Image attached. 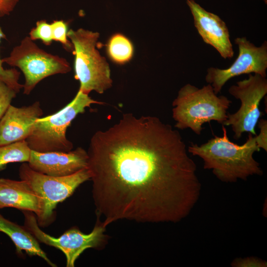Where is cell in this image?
I'll list each match as a JSON object with an SVG mask.
<instances>
[{"mask_svg": "<svg viewBox=\"0 0 267 267\" xmlns=\"http://www.w3.org/2000/svg\"><path fill=\"white\" fill-rule=\"evenodd\" d=\"M67 36L73 47L75 78L80 82L79 90L87 94L92 90L103 93L112 86V80L108 64L95 48L99 34L80 28L68 30Z\"/></svg>", "mask_w": 267, "mask_h": 267, "instance_id": "cell-5", "label": "cell"}, {"mask_svg": "<svg viewBox=\"0 0 267 267\" xmlns=\"http://www.w3.org/2000/svg\"><path fill=\"white\" fill-rule=\"evenodd\" d=\"M107 51L113 61L118 64H124L132 58L134 47L127 38L122 34H116L109 39Z\"/></svg>", "mask_w": 267, "mask_h": 267, "instance_id": "cell-17", "label": "cell"}, {"mask_svg": "<svg viewBox=\"0 0 267 267\" xmlns=\"http://www.w3.org/2000/svg\"><path fill=\"white\" fill-rule=\"evenodd\" d=\"M0 232L9 236L15 246L18 255H21L24 251L30 256H37L42 258L52 267H57L42 250L37 239L24 226L5 219L0 214Z\"/></svg>", "mask_w": 267, "mask_h": 267, "instance_id": "cell-15", "label": "cell"}, {"mask_svg": "<svg viewBox=\"0 0 267 267\" xmlns=\"http://www.w3.org/2000/svg\"><path fill=\"white\" fill-rule=\"evenodd\" d=\"M17 92L3 82L0 81V120L2 118Z\"/></svg>", "mask_w": 267, "mask_h": 267, "instance_id": "cell-21", "label": "cell"}, {"mask_svg": "<svg viewBox=\"0 0 267 267\" xmlns=\"http://www.w3.org/2000/svg\"><path fill=\"white\" fill-rule=\"evenodd\" d=\"M235 43L239 54L228 68L221 69L210 67L205 77L207 83L212 85L215 93L220 92L224 84L230 79L242 74H258L266 77L267 68V42L256 46L245 37L237 38Z\"/></svg>", "mask_w": 267, "mask_h": 267, "instance_id": "cell-10", "label": "cell"}, {"mask_svg": "<svg viewBox=\"0 0 267 267\" xmlns=\"http://www.w3.org/2000/svg\"><path fill=\"white\" fill-rule=\"evenodd\" d=\"M29 35L32 40H41L47 46L50 45L53 41L51 24L45 20L38 21L36 26L30 31Z\"/></svg>", "mask_w": 267, "mask_h": 267, "instance_id": "cell-19", "label": "cell"}, {"mask_svg": "<svg viewBox=\"0 0 267 267\" xmlns=\"http://www.w3.org/2000/svg\"><path fill=\"white\" fill-rule=\"evenodd\" d=\"M19 0H0V17L9 15Z\"/></svg>", "mask_w": 267, "mask_h": 267, "instance_id": "cell-24", "label": "cell"}, {"mask_svg": "<svg viewBox=\"0 0 267 267\" xmlns=\"http://www.w3.org/2000/svg\"><path fill=\"white\" fill-rule=\"evenodd\" d=\"M31 150L26 140L0 146V171L11 163L28 162Z\"/></svg>", "mask_w": 267, "mask_h": 267, "instance_id": "cell-16", "label": "cell"}, {"mask_svg": "<svg viewBox=\"0 0 267 267\" xmlns=\"http://www.w3.org/2000/svg\"><path fill=\"white\" fill-rule=\"evenodd\" d=\"M186 2L193 16L194 26L203 41L214 47L224 59L231 58L234 51L225 23L194 0H186Z\"/></svg>", "mask_w": 267, "mask_h": 267, "instance_id": "cell-12", "label": "cell"}, {"mask_svg": "<svg viewBox=\"0 0 267 267\" xmlns=\"http://www.w3.org/2000/svg\"><path fill=\"white\" fill-rule=\"evenodd\" d=\"M29 167L40 173L54 177L72 175L88 168L87 151L81 147L67 152H39L31 150Z\"/></svg>", "mask_w": 267, "mask_h": 267, "instance_id": "cell-11", "label": "cell"}, {"mask_svg": "<svg viewBox=\"0 0 267 267\" xmlns=\"http://www.w3.org/2000/svg\"><path fill=\"white\" fill-rule=\"evenodd\" d=\"M228 92L239 99L241 105L234 113H227L222 125L231 127L233 138L239 139L245 132L256 135L255 127L263 113L259 108L261 100L267 93V80L258 74H249L248 78L231 86Z\"/></svg>", "mask_w": 267, "mask_h": 267, "instance_id": "cell-9", "label": "cell"}, {"mask_svg": "<svg viewBox=\"0 0 267 267\" xmlns=\"http://www.w3.org/2000/svg\"><path fill=\"white\" fill-rule=\"evenodd\" d=\"M232 266L237 267H266L267 263L254 258L237 259L232 264Z\"/></svg>", "mask_w": 267, "mask_h": 267, "instance_id": "cell-23", "label": "cell"}, {"mask_svg": "<svg viewBox=\"0 0 267 267\" xmlns=\"http://www.w3.org/2000/svg\"><path fill=\"white\" fill-rule=\"evenodd\" d=\"M263 0L265 1V2L266 3H267V0Z\"/></svg>", "mask_w": 267, "mask_h": 267, "instance_id": "cell-25", "label": "cell"}, {"mask_svg": "<svg viewBox=\"0 0 267 267\" xmlns=\"http://www.w3.org/2000/svg\"><path fill=\"white\" fill-rule=\"evenodd\" d=\"M258 126L260 129V133L255 135L256 141L258 147L267 151V121L261 119L258 122Z\"/></svg>", "mask_w": 267, "mask_h": 267, "instance_id": "cell-22", "label": "cell"}, {"mask_svg": "<svg viewBox=\"0 0 267 267\" xmlns=\"http://www.w3.org/2000/svg\"><path fill=\"white\" fill-rule=\"evenodd\" d=\"M232 101L224 95L218 96L210 84L199 89L190 84L183 86L173 102L175 127L189 128L197 135L206 123L215 121L222 125L227 119Z\"/></svg>", "mask_w": 267, "mask_h": 267, "instance_id": "cell-3", "label": "cell"}, {"mask_svg": "<svg viewBox=\"0 0 267 267\" xmlns=\"http://www.w3.org/2000/svg\"><path fill=\"white\" fill-rule=\"evenodd\" d=\"M2 62L22 71L25 79L23 93L26 95L30 94L44 79L71 70L66 59L46 52L28 36L14 47L8 56L2 58Z\"/></svg>", "mask_w": 267, "mask_h": 267, "instance_id": "cell-7", "label": "cell"}, {"mask_svg": "<svg viewBox=\"0 0 267 267\" xmlns=\"http://www.w3.org/2000/svg\"><path fill=\"white\" fill-rule=\"evenodd\" d=\"M24 215V226L39 242L55 247L65 255L67 267H74L76 260L86 250L99 249L104 245L107 237L106 226L98 219L92 230L89 234L82 232L77 227H72L59 237L52 236L43 231L39 225L34 213L22 211Z\"/></svg>", "mask_w": 267, "mask_h": 267, "instance_id": "cell-8", "label": "cell"}, {"mask_svg": "<svg viewBox=\"0 0 267 267\" xmlns=\"http://www.w3.org/2000/svg\"><path fill=\"white\" fill-rule=\"evenodd\" d=\"M179 132L151 116L124 114L92 136V195L106 227L119 220L177 222L198 202L201 184Z\"/></svg>", "mask_w": 267, "mask_h": 267, "instance_id": "cell-1", "label": "cell"}, {"mask_svg": "<svg viewBox=\"0 0 267 267\" xmlns=\"http://www.w3.org/2000/svg\"><path fill=\"white\" fill-rule=\"evenodd\" d=\"M6 38V36L0 26V43L2 39ZM2 59L0 57V81H1L9 87L19 92L23 87V85L19 82L20 72L15 68L5 69L2 66Z\"/></svg>", "mask_w": 267, "mask_h": 267, "instance_id": "cell-18", "label": "cell"}, {"mask_svg": "<svg viewBox=\"0 0 267 267\" xmlns=\"http://www.w3.org/2000/svg\"><path fill=\"white\" fill-rule=\"evenodd\" d=\"M11 207L34 213L40 212L38 196L28 183L23 180L0 178V209Z\"/></svg>", "mask_w": 267, "mask_h": 267, "instance_id": "cell-14", "label": "cell"}, {"mask_svg": "<svg viewBox=\"0 0 267 267\" xmlns=\"http://www.w3.org/2000/svg\"><path fill=\"white\" fill-rule=\"evenodd\" d=\"M20 179L26 181L39 198L40 212L36 217L40 226L45 227L55 218L57 205L69 197L83 183L90 179L88 168L67 176L54 177L36 172L27 162L19 168Z\"/></svg>", "mask_w": 267, "mask_h": 267, "instance_id": "cell-6", "label": "cell"}, {"mask_svg": "<svg viewBox=\"0 0 267 267\" xmlns=\"http://www.w3.org/2000/svg\"><path fill=\"white\" fill-rule=\"evenodd\" d=\"M222 136H215L206 143L198 145L191 143L188 153L198 156L204 162V169L212 170L222 181L235 182L239 179L246 180L253 175L261 176L263 171L253 155L260 149L255 135L249 133L243 144L230 141L224 126L222 125Z\"/></svg>", "mask_w": 267, "mask_h": 267, "instance_id": "cell-2", "label": "cell"}, {"mask_svg": "<svg viewBox=\"0 0 267 267\" xmlns=\"http://www.w3.org/2000/svg\"><path fill=\"white\" fill-rule=\"evenodd\" d=\"M52 29L53 41L62 44L63 47L68 51H72L73 47L71 42L68 39V23L63 20H54L50 24Z\"/></svg>", "mask_w": 267, "mask_h": 267, "instance_id": "cell-20", "label": "cell"}, {"mask_svg": "<svg viewBox=\"0 0 267 267\" xmlns=\"http://www.w3.org/2000/svg\"><path fill=\"white\" fill-rule=\"evenodd\" d=\"M43 114L39 101L20 107L11 104L0 120V146L26 140Z\"/></svg>", "mask_w": 267, "mask_h": 267, "instance_id": "cell-13", "label": "cell"}, {"mask_svg": "<svg viewBox=\"0 0 267 267\" xmlns=\"http://www.w3.org/2000/svg\"><path fill=\"white\" fill-rule=\"evenodd\" d=\"M102 103L79 90L73 100L59 111L36 121L31 134L26 139L29 148L39 152L70 151L73 144L67 138V128L86 108L92 104Z\"/></svg>", "mask_w": 267, "mask_h": 267, "instance_id": "cell-4", "label": "cell"}]
</instances>
